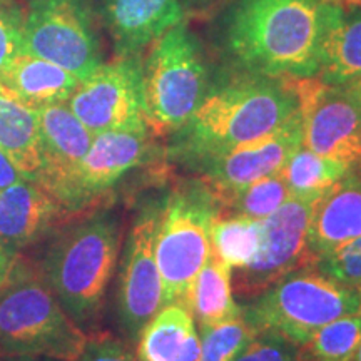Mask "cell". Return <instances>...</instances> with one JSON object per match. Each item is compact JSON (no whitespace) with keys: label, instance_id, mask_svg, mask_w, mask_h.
Instances as JSON below:
<instances>
[{"label":"cell","instance_id":"cell-10","mask_svg":"<svg viewBox=\"0 0 361 361\" xmlns=\"http://www.w3.org/2000/svg\"><path fill=\"white\" fill-rule=\"evenodd\" d=\"M303 123V146L350 168L361 166V111L343 87L290 79Z\"/></svg>","mask_w":361,"mask_h":361},{"label":"cell","instance_id":"cell-27","mask_svg":"<svg viewBox=\"0 0 361 361\" xmlns=\"http://www.w3.org/2000/svg\"><path fill=\"white\" fill-rule=\"evenodd\" d=\"M290 197L291 192L286 186V180L283 179L281 173H278L239 189L219 206V211L247 219L263 221L276 213Z\"/></svg>","mask_w":361,"mask_h":361},{"label":"cell","instance_id":"cell-2","mask_svg":"<svg viewBox=\"0 0 361 361\" xmlns=\"http://www.w3.org/2000/svg\"><path fill=\"white\" fill-rule=\"evenodd\" d=\"M323 0H239L226 44L250 74L273 79L314 78Z\"/></svg>","mask_w":361,"mask_h":361},{"label":"cell","instance_id":"cell-16","mask_svg":"<svg viewBox=\"0 0 361 361\" xmlns=\"http://www.w3.org/2000/svg\"><path fill=\"white\" fill-rule=\"evenodd\" d=\"M314 78L335 87L361 78V0H323Z\"/></svg>","mask_w":361,"mask_h":361},{"label":"cell","instance_id":"cell-26","mask_svg":"<svg viewBox=\"0 0 361 361\" xmlns=\"http://www.w3.org/2000/svg\"><path fill=\"white\" fill-rule=\"evenodd\" d=\"M361 343V318L346 314L316 329L298 346L301 361H351Z\"/></svg>","mask_w":361,"mask_h":361},{"label":"cell","instance_id":"cell-18","mask_svg":"<svg viewBox=\"0 0 361 361\" xmlns=\"http://www.w3.org/2000/svg\"><path fill=\"white\" fill-rule=\"evenodd\" d=\"M180 0H106L104 17L117 56H139L183 22Z\"/></svg>","mask_w":361,"mask_h":361},{"label":"cell","instance_id":"cell-32","mask_svg":"<svg viewBox=\"0 0 361 361\" xmlns=\"http://www.w3.org/2000/svg\"><path fill=\"white\" fill-rule=\"evenodd\" d=\"M75 361H139V358L123 341L107 335H97L87 338Z\"/></svg>","mask_w":361,"mask_h":361},{"label":"cell","instance_id":"cell-29","mask_svg":"<svg viewBox=\"0 0 361 361\" xmlns=\"http://www.w3.org/2000/svg\"><path fill=\"white\" fill-rule=\"evenodd\" d=\"M314 268L348 286H361V236L314 261Z\"/></svg>","mask_w":361,"mask_h":361},{"label":"cell","instance_id":"cell-9","mask_svg":"<svg viewBox=\"0 0 361 361\" xmlns=\"http://www.w3.org/2000/svg\"><path fill=\"white\" fill-rule=\"evenodd\" d=\"M67 106L92 134L147 129L141 56H117L80 80Z\"/></svg>","mask_w":361,"mask_h":361},{"label":"cell","instance_id":"cell-1","mask_svg":"<svg viewBox=\"0 0 361 361\" xmlns=\"http://www.w3.org/2000/svg\"><path fill=\"white\" fill-rule=\"evenodd\" d=\"M300 112L290 79L251 74L209 90L183 129L173 152L197 166L286 124Z\"/></svg>","mask_w":361,"mask_h":361},{"label":"cell","instance_id":"cell-25","mask_svg":"<svg viewBox=\"0 0 361 361\" xmlns=\"http://www.w3.org/2000/svg\"><path fill=\"white\" fill-rule=\"evenodd\" d=\"M263 243L261 221L228 214L218 209L211 224V255L231 269L251 263Z\"/></svg>","mask_w":361,"mask_h":361},{"label":"cell","instance_id":"cell-28","mask_svg":"<svg viewBox=\"0 0 361 361\" xmlns=\"http://www.w3.org/2000/svg\"><path fill=\"white\" fill-rule=\"evenodd\" d=\"M201 361H234L258 335V329L241 314L207 328H200Z\"/></svg>","mask_w":361,"mask_h":361},{"label":"cell","instance_id":"cell-6","mask_svg":"<svg viewBox=\"0 0 361 361\" xmlns=\"http://www.w3.org/2000/svg\"><path fill=\"white\" fill-rule=\"evenodd\" d=\"M149 47L142 61L144 119L154 135L176 134L209 92L204 59L183 22Z\"/></svg>","mask_w":361,"mask_h":361},{"label":"cell","instance_id":"cell-12","mask_svg":"<svg viewBox=\"0 0 361 361\" xmlns=\"http://www.w3.org/2000/svg\"><path fill=\"white\" fill-rule=\"evenodd\" d=\"M318 200L290 197L274 214L261 221L263 243L256 258L236 269V293L255 298L293 271L313 266L308 251V226Z\"/></svg>","mask_w":361,"mask_h":361},{"label":"cell","instance_id":"cell-23","mask_svg":"<svg viewBox=\"0 0 361 361\" xmlns=\"http://www.w3.org/2000/svg\"><path fill=\"white\" fill-rule=\"evenodd\" d=\"M184 305L191 311L197 329L241 314V306L233 296L231 268L211 255L189 288Z\"/></svg>","mask_w":361,"mask_h":361},{"label":"cell","instance_id":"cell-3","mask_svg":"<svg viewBox=\"0 0 361 361\" xmlns=\"http://www.w3.org/2000/svg\"><path fill=\"white\" fill-rule=\"evenodd\" d=\"M121 221L111 211H94L54 234L39 271L80 328L101 316L121 251Z\"/></svg>","mask_w":361,"mask_h":361},{"label":"cell","instance_id":"cell-11","mask_svg":"<svg viewBox=\"0 0 361 361\" xmlns=\"http://www.w3.org/2000/svg\"><path fill=\"white\" fill-rule=\"evenodd\" d=\"M161 207L149 206L135 216L121 261L117 286V316L130 340L166 306L162 279L154 256V241Z\"/></svg>","mask_w":361,"mask_h":361},{"label":"cell","instance_id":"cell-36","mask_svg":"<svg viewBox=\"0 0 361 361\" xmlns=\"http://www.w3.org/2000/svg\"><path fill=\"white\" fill-rule=\"evenodd\" d=\"M0 361H59V360L42 358V356H2Z\"/></svg>","mask_w":361,"mask_h":361},{"label":"cell","instance_id":"cell-20","mask_svg":"<svg viewBox=\"0 0 361 361\" xmlns=\"http://www.w3.org/2000/svg\"><path fill=\"white\" fill-rule=\"evenodd\" d=\"M79 82L62 67L25 52L17 54L0 72V84L34 109L67 102Z\"/></svg>","mask_w":361,"mask_h":361},{"label":"cell","instance_id":"cell-14","mask_svg":"<svg viewBox=\"0 0 361 361\" xmlns=\"http://www.w3.org/2000/svg\"><path fill=\"white\" fill-rule=\"evenodd\" d=\"M151 152L149 130H106L94 134L87 154L67 180L57 202L66 213L80 211L114 188Z\"/></svg>","mask_w":361,"mask_h":361},{"label":"cell","instance_id":"cell-35","mask_svg":"<svg viewBox=\"0 0 361 361\" xmlns=\"http://www.w3.org/2000/svg\"><path fill=\"white\" fill-rule=\"evenodd\" d=\"M343 90L348 94L351 101H353L356 106H358V109L361 111V78L353 80V82L343 85Z\"/></svg>","mask_w":361,"mask_h":361},{"label":"cell","instance_id":"cell-38","mask_svg":"<svg viewBox=\"0 0 361 361\" xmlns=\"http://www.w3.org/2000/svg\"><path fill=\"white\" fill-rule=\"evenodd\" d=\"M356 290H358V300H360V303H358V311H356V314H358L360 318H361V286L356 288Z\"/></svg>","mask_w":361,"mask_h":361},{"label":"cell","instance_id":"cell-8","mask_svg":"<svg viewBox=\"0 0 361 361\" xmlns=\"http://www.w3.org/2000/svg\"><path fill=\"white\" fill-rule=\"evenodd\" d=\"M22 52L45 59L79 80L102 64L97 35L80 0H30L22 19Z\"/></svg>","mask_w":361,"mask_h":361},{"label":"cell","instance_id":"cell-37","mask_svg":"<svg viewBox=\"0 0 361 361\" xmlns=\"http://www.w3.org/2000/svg\"><path fill=\"white\" fill-rule=\"evenodd\" d=\"M351 361H361V343L358 345V350L355 351V356L351 358Z\"/></svg>","mask_w":361,"mask_h":361},{"label":"cell","instance_id":"cell-34","mask_svg":"<svg viewBox=\"0 0 361 361\" xmlns=\"http://www.w3.org/2000/svg\"><path fill=\"white\" fill-rule=\"evenodd\" d=\"M16 258H17V255H13L12 251L6 250L4 246H0V284L7 279Z\"/></svg>","mask_w":361,"mask_h":361},{"label":"cell","instance_id":"cell-17","mask_svg":"<svg viewBox=\"0 0 361 361\" xmlns=\"http://www.w3.org/2000/svg\"><path fill=\"white\" fill-rule=\"evenodd\" d=\"M66 209L34 180L0 189V246L19 255L52 231Z\"/></svg>","mask_w":361,"mask_h":361},{"label":"cell","instance_id":"cell-33","mask_svg":"<svg viewBox=\"0 0 361 361\" xmlns=\"http://www.w3.org/2000/svg\"><path fill=\"white\" fill-rule=\"evenodd\" d=\"M24 179L25 178L22 176L19 168L11 161V157L4 151H0V189H6Z\"/></svg>","mask_w":361,"mask_h":361},{"label":"cell","instance_id":"cell-5","mask_svg":"<svg viewBox=\"0 0 361 361\" xmlns=\"http://www.w3.org/2000/svg\"><path fill=\"white\" fill-rule=\"evenodd\" d=\"M358 303L355 286L303 266L266 288L241 311L258 333H276L301 346L324 324L356 314Z\"/></svg>","mask_w":361,"mask_h":361},{"label":"cell","instance_id":"cell-31","mask_svg":"<svg viewBox=\"0 0 361 361\" xmlns=\"http://www.w3.org/2000/svg\"><path fill=\"white\" fill-rule=\"evenodd\" d=\"M22 19L11 0H0V72L22 52Z\"/></svg>","mask_w":361,"mask_h":361},{"label":"cell","instance_id":"cell-39","mask_svg":"<svg viewBox=\"0 0 361 361\" xmlns=\"http://www.w3.org/2000/svg\"><path fill=\"white\" fill-rule=\"evenodd\" d=\"M200 2H211V0H200Z\"/></svg>","mask_w":361,"mask_h":361},{"label":"cell","instance_id":"cell-22","mask_svg":"<svg viewBox=\"0 0 361 361\" xmlns=\"http://www.w3.org/2000/svg\"><path fill=\"white\" fill-rule=\"evenodd\" d=\"M0 151L11 157L25 179H37L42 166L37 109L19 101L0 84Z\"/></svg>","mask_w":361,"mask_h":361},{"label":"cell","instance_id":"cell-13","mask_svg":"<svg viewBox=\"0 0 361 361\" xmlns=\"http://www.w3.org/2000/svg\"><path fill=\"white\" fill-rule=\"evenodd\" d=\"M303 144V123L298 112L281 128L194 166L218 207L247 184L281 173L290 156Z\"/></svg>","mask_w":361,"mask_h":361},{"label":"cell","instance_id":"cell-30","mask_svg":"<svg viewBox=\"0 0 361 361\" xmlns=\"http://www.w3.org/2000/svg\"><path fill=\"white\" fill-rule=\"evenodd\" d=\"M234 361H301L298 345L271 331H259Z\"/></svg>","mask_w":361,"mask_h":361},{"label":"cell","instance_id":"cell-4","mask_svg":"<svg viewBox=\"0 0 361 361\" xmlns=\"http://www.w3.org/2000/svg\"><path fill=\"white\" fill-rule=\"evenodd\" d=\"M87 335L66 313L39 268L17 255L0 284V356L75 361Z\"/></svg>","mask_w":361,"mask_h":361},{"label":"cell","instance_id":"cell-15","mask_svg":"<svg viewBox=\"0 0 361 361\" xmlns=\"http://www.w3.org/2000/svg\"><path fill=\"white\" fill-rule=\"evenodd\" d=\"M42 166L35 183L54 200L87 154L94 134L80 123L67 102L37 109Z\"/></svg>","mask_w":361,"mask_h":361},{"label":"cell","instance_id":"cell-19","mask_svg":"<svg viewBox=\"0 0 361 361\" xmlns=\"http://www.w3.org/2000/svg\"><path fill=\"white\" fill-rule=\"evenodd\" d=\"M361 236V179L346 176L314 202L308 226L311 261Z\"/></svg>","mask_w":361,"mask_h":361},{"label":"cell","instance_id":"cell-7","mask_svg":"<svg viewBox=\"0 0 361 361\" xmlns=\"http://www.w3.org/2000/svg\"><path fill=\"white\" fill-rule=\"evenodd\" d=\"M218 209L202 183L176 189L161 209L154 256L166 305L186 303L189 288L211 258V224Z\"/></svg>","mask_w":361,"mask_h":361},{"label":"cell","instance_id":"cell-21","mask_svg":"<svg viewBox=\"0 0 361 361\" xmlns=\"http://www.w3.org/2000/svg\"><path fill=\"white\" fill-rule=\"evenodd\" d=\"M139 361H201V341L191 311L169 303L137 338Z\"/></svg>","mask_w":361,"mask_h":361},{"label":"cell","instance_id":"cell-24","mask_svg":"<svg viewBox=\"0 0 361 361\" xmlns=\"http://www.w3.org/2000/svg\"><path fill=\"white\" fill-rule=\"evenodd\" d=\"M351 169L353 168L345 162L316 154L301 144L286 161L281 176L286 180L291 197L319 200L350 176Z\"/></svg>","mask_w":361,"mask_h":361}]
</instances>
